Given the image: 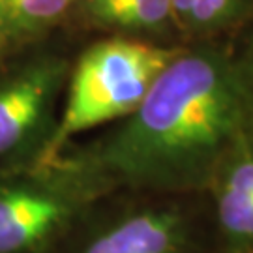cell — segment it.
Here are the masks:
<instances>
[{"mask_svg": "<svg viewBox=\"0 0 253 253\" xmlns=\"http://www.w3.org/2000/svg\"><path fill=\"white\" fill-rule=\"evenodd\" d=\"M205 199L216 253H253V126L219 163Z\"/></svg>", "mask_w": 253, "mask_h": 253, "instance_id": "6", "label": "cell"}, {"mask_svg": "<svg viewBox=\"0 0 253 253\" xmlns=\"http://www.w3.org/2000/svg\"><path fill=\"white\" fill-rule=\"evenodd\" d=\"M73 15L105 36L171 43L165 36L176 34L171 0H81Z\"/></svg>", "mask_w": 253, "mask_h": 253, "instance_id": "7", "label": "cell"}, {"mask_svg": "<svg viewBox=\"0 0 253 253\" xmlns=\"http://www.w3.org/2000/svg\"><path fill=\"white\" fill-rule=\"evenodd\" d=\"M184 43L103 36L73 58L53 139L40 165L53 163L86 131L131 115Z\"/></svg>", "mask_w": 253, "mask_h": 253, "instance_id": "2", "label": "cell"}, {"mask_svg": "<svg viewBox=\"0 0 253 253\" xmlns=\"http://www.w3.org/2000/svg\"><path fill=\"white\" fill-rule=\"evenodd\" d=\"M252 6V0H171V13L182 43H197L242 23Z\"/></svg>", "mask_w": 253, "mask_h": 253, "instance_id": "9", "label": "cell"}, {"mask_svg": "<svg viewBox=\"0 0 253 253\" xmlns=\"http://www.w3.org/2000/svg\"><path fill=\"white\" fill-rule=\"evenodd\" d=\"M252 126L253 109L231 45L184 43L131 115L60 156L111 191L205 195L219 163Z\"/></svg>", "mask_w": 253, "mask_h": 253, "instance_id": "1", "label": "cell"}, {"mask_svg": "<svg viewBox=\"0 0 253 253\" xmlns=\"http://www.w3.org/2000/svg\"><path fill=\"white\" fill-rule=\"evenodd\" d=\"M107 193L105 182L66 156L0 171V253H56Z\"/></svg>", "mask_w": 253, "mask_h": 253, "instance_id": "4", "label": "cell"}, {"mask_svg": "<svg viewBox=\"0 0 253 253\" xmlns=\"http://www.w3.org/2000/svg\"><path fill=\"white\" fill-rule=\"evenodd\" d=\"M51 40L0 49V171L40 165L53 139L79 49Z\"/></svg>", "mask_w": 253, "mask_h": 253, "instance_id": "5", "label": "cell"}, {"mask_svg": "<svg viewBox=\"0 0 253 253\" xmlns=\"http://www.w3.org/2000/svg\"><path fill=\"white\" fill-rule=\"evenodd\" d=\"M214 246L205 195L118 190L101 197L56 253H205Z\"/></svg>", "mask_w": 253, "mask_h": 253, "instance_id": "3", "label": "cell"}, {"mask_svg": "<svg viewBox=\"0 0 253 253\" xmlns=\"http://www.w3.org/2000/svg\"><path fill=\"white\" fill-rule=\"evenodd\" d=\"M81 0H0V49L43 42L75 13Z\"/></svg>", "mask_w": 253, "mask_h": 253, "instance_id": "8", "label": "cell"}, {"mask_svg": "<svg viewBox=\"0 0 253 253\" xmlns=\"http://www.w3.org/2000/svg\"><path fill=\"white\" fill-rule=\"evenodd\" d=\"M231 49H233L238 70H240V75H242L244 88L248 92V98H250V103H252L253 109V32L248 36V40L242 45H231Z\"/></svg>", "mask_w": 253, "mask_h": 253, "instance_id": "10", "label": "cell"}]
</instances>
